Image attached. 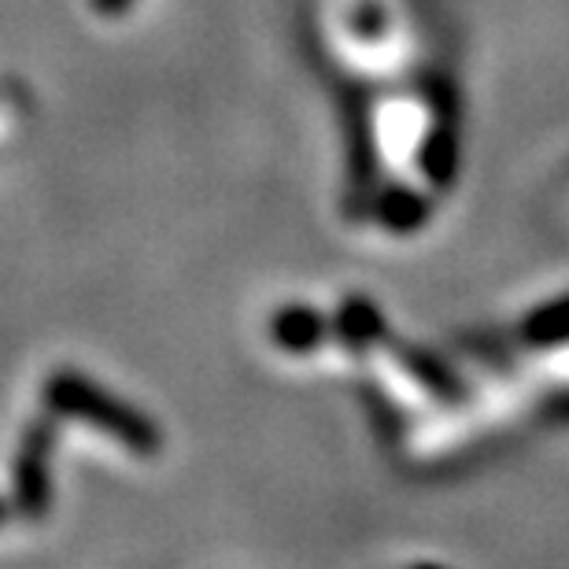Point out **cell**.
I'll return each instance as SVG.
<instances>
[{
  "instance_id": "1",
  "label": "cell",
  "mask_w": 569,
  "mask_h": 569,
  "mask_svg": "<svg viewBox=\"0 0 569 569\" xmlns=\"http://www.w3.org/2000/svg\"><path fill=\"white\" fill-rule=\"evenodd\" d=\"M44 407H49L56 418H78V422L108 432L111 440L127 443L141 459H152V455H159V448H163V432H159L152 418L138 411L133 403L111 396L104 385L89 381L86 373H78V370H56L52 378L44 381Z\"/></svg>"
},
{
  "instance_id": "2",
  "label": "cell",
  "mask_w": 569,
  "mask_h": 569,
  "mask_svg": "<svg viewBox=\"0 0 569 569\" xmlns=\"http://www.w3.org/2000/svg\"><path fill=\"white\" fill-rule=\"evenodd\" d=\"M52 448L56 415L49 411L27 426L16 455V507L30 521H41L52 507Z\"/></svg>"
},
{
  "instance_id": "3",
  "label": "cell",
  "mask_w": 569,
  "mask_h": 569,
  "mask_svg": "<svg viewBox=\"0 0 569 569\" xmlns=\"http://www.w3.org/2000/svg\"><path fill=\"white\" fill-rule=\"evenodd\" d=\"M529 333L532 337H543V340H566L569 337V300L559 303V307H548L543 315L532 318Z\"/></svg>"
},
{
  "instance_id": "4",
  "label": "cell",
  "mask_w": 569,
  "mask_h": 569,
  "mask_svg": "<svg viewBox=\"0 0 569 569\" xmlns=\"http://www.w3.org/2000/svg\"><path fill=\"white\" fill-rule=\"evenodd\" d=\"M89 4H93L97 16H122V11L133 4V0H89Z\"/></svg>"
},
{
  "instance_id": "5",
  "label": "cell",
  "mask_w": 569,
  "mask_h": 569,
  "mask_svg": "<svg viewBox=\"0 0 569 569\" xmlns=\"http://www.w3.org/2000/svg\"><path fill=\"white\" fill-rule=\"evenodd\" d=\"M8 521V507H4V499H0V526Z\"/></svg>"
}]
</instances>
